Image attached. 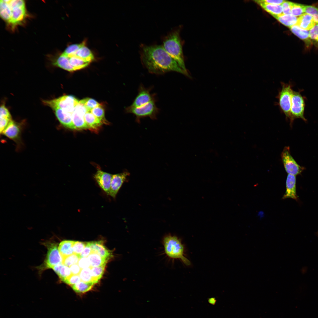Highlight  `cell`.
Returning a JSON list of instances; mask_svg holds the SVG:
<instances>
[{
	"instance_id": "cell-14",
	"label": "cell",
	"mask_w": 318,
	"mask_h": 318,
	"mask_svg": "<svg viewBox=\"0 0 318 318\" xmlns=\"http://www.w3.org/2000/svg\"><path fill=\"white\" fill-rule=\"evenodd\" d=\"M296 176L288 174L286 183V190L282 199L291 198L298 201L299 199L296 191Z\"/></svg>"
},
{
	"instance_id": "cell-44",
	"label": "cell",
	"mask_w": 318,
	"mask_h": 318,
	"mask_svg": "<svg viewBox=\"0 0 318 318\" xmlns=\"http://www.w3.org/2000/svg\"><path fill=\"white\" fill-rule=\"evenodd\" d=\"M77 264L82 269L91 267L90 262L87 257L80 258Z\"/></svg>"
},
{
	"instance_id": "cell-23",
	"label": "cell",
	"mask_w": 318,
	"mask_h": 318,
	"mask_svg": "<svg viewBox=\"0 0 318 318\" xmlns=\"http://www.w3.org/2000/svg\"><path fill=\"white\" fill-rule=\"evenodd\" d=\"M74 242L73 241L64 240L60 243L58 248L62 258L74 254L73 245Z\"/></svg>"
},
{
	"instance_id": "cell-37",
	"label": "cell",
	"mask_w": 318,
	"mask_h": 318,
	"mask_svg": "<svg viewBox=\"0 0 318 318\" xmlns=\"http://www.w3.org/2000/svg\"><path fill=\"white\" fill-rule=\"evenodd\" d=\"M304 12L312 17L315 23L318 24V8L313 6H304Z\"/></svg>"
},
{
	"instance_id": "cell-21",
	"label": "cell",
	"mask_w": 318,
	"mask_h": 318,
	"mask_svg": "<svg viewBox=\"0 0 318 318\" xmlns=\"http://www.w3.org/2000/svg\"><path fill=\"white\" fill-rule=\"evenodd\" d=\"M0 112V132L1 134L12 120V117L9 111L4 104L1 106Z\"/></svg>"
},
{
	"instance_id": "cell-33",
	"label": "cell",
	"mask_w": 318,
	"mask_h": 318,
	"mask_svg": "<svg viewBox=\"0 0 318 318\" xmlns=\"http://www.w3.org/2000/svg\"><path fill=\"white\" fill-rule=\"evenodd\" d=\"M106 264L95 267H90L91 274L93 282L95 284L98 282L102 276Z\"/></svg>"
},
{
	"instance_id": "cell-47",
	"label": "cell",
	"mask_w": 318,
	"mask_h": 318,
	"mask_svg": "<svg viewBox=\"0 0 318 318\" xmlns=\"http://www.w3.org/2000/svg\"><path fill=\"white\" fill-rule=\"evenodd\" d=\"M262 1L265 3L274 5H281L285 1L283 0H263Z\"/></svg>"
},
{
	"instance_id": "cell-45",
	"label": "cell",
	"mask_w": 318,
	"mask_h": 318,
	"mask_svg": "<svg viewBox=\"0 0 318 318\" xmlns=\"http://www.w3.org/2000/svg\"><path fill=\"white\" fill-rule=\"evenodd\" d=\"M91 253L92 251L90 246V242H87L86 243L84 249L80 255V258L87 257Z\"/></svg>"
},
{
	"instance_id": "cell-30",
	"label": "cell",
	"mask_w": 318,
	"mask_h": 318,
	"mask_svg": "<svg viewBox=\"0 0 318 318\" xmlns=\"http://www.w3.org/2000/svg\"><path fill=\"white\" fill-rule=\"evenodd\" d=\"M87 258L90 262L91 267H97L106 264L108 260L102 257L98 254L94 252L91 253Z\"/></svg>"
},
{
	"instance_id": "cell-6",
	"label": "cell",
	"mask_w": 318,
	"mask_h": 318,
	"mask_svg": "<svg viewBox=\"0 0 318 318\" xmlns=\"http://www.w3.org/2000/svg\"><path fill=\"white\" fill-rule=\"evenodd\" d=\"M126 111L127 113L134 115L136 122H140L141 118L145 117H148L152 120L156 119L159 109L156 105L155 100H154L139 107L129 106L126 108Z\"/></svg>"
},
{
	"instance_id": "cell-2",
	"label": "cell",
	"mask_w": 318,
	"mask_h": 318,
	"mask_svg": "<svg viewBox=\"0 0 318 318\" xmlns=\"http://www.w3.org/2000/svg\"><path fill=\"white\" fill-rule=\"evenodd\" d=\"M1 18L12 29L21 24L27 16L25 3L22 0H2L0 1Z\"/></svg>"
},
{
	"instance_id": "cell-39",
	"label": "cell",
	"mask_w": 318,
	"mask_h": 318,
	"mask_svg": "<svg viewBox=\"0 0 318 318\" xmlns=\"http://www.w3.org/2000/svg\"><path fill=\"white\" fill-rule=\"evenodd\" d=\"M304 6L302 4L293 3L291 9V14L295 16H301L304 12Z\"/></svg>"
},
{
	"instance_id": "cell-11",
	"label": "cell",
	"mask_w": 318,
	"mask_h": 318,
	"mask_svg": "<svg viewBox=\"0 0 318 318\" xmlns=\"http://www.w3.org/2000/svg\"><path fill=\"white\" fill-rule=\"evenodd\" d=\"M151 90L150 88H146L143 85H140L137 96L130 106L134 107H139L155 100V96L151 93Z\"/></svg>"
},
{
	"instance_id": "cell-43",
	"label": "cell",
	"mask_w": 318,
	"mask_h": 318,
	"mask_svg": "<svg viewBox=\"0 0 318 318\" xmlns=\"http://www.w3.org/2000/svg\"><path fill=\"white\" fill-rule=\"evenodd\" d=\"M293 2L285 1L281 4L283 14H291V9Z\"/></svg>"
},
{
	"instance_id": "cell-20",
	"label": "cell",
	"mask_w": 318,
	"mask_h": 318,
	"mask_svg": "<svg viewBox=\"0 0 318 318\" xmlns=\"http://www.w3.org/2000/svg\"><path fill=\"white\" fill-rule=\"evenodd\" d=\"M255 1L274 17L283 14L281 5L267 4L263 2L262 0H256Z\"/></svg>"
},
{
	"instance_id": "cell-19",
	"label": "cell",
	"mask_w": 318,
	"mask_h": 318,
	"mask_svg": "<svg viewBox=\"0 0 318 318\" xmlns=\"http://www.w3.org/2000/svg\"><path fill=\"white\" fill-rule=\"evenodd\" d=\"M315 24L312 16L305 13L298 18L296 25L303 29L308 31L310 30Z\"/></svg>"
},
{
	"instance_id": "cell-1",
	"label": "cell",
	"mask_w": 318,
	"mask_h": 318,
	"mask_svg": "<svg viewBox=\"0 0 318 318\" xmlns=\"http://www.w3.org/2000/svg\"><path fill=\"white\" fill-rule=\"evenodd\" d=\"M140 53L142 64L151 73L161 74L173 71L188 74L162 45L141 44Z\"/></svg>"
},
{
	"instance_id": "cell-25",
	"label": "cell",
	"mask_w": 318,
	"mask_h": 318,
	"mask_svg": "<svg viewBox=\"0 0 318 318\" xmlns=\"http://www.w3.org/2000/svg\"><path fill=\"white\" fill-rule=\"evenodd\" d=\"M289 28L293 34L304 40L307 44H311V40L309 37V31L303 29L296 25Z\"/></svg>"
},
{
	"instance_id": "cell-38",
	"label": "cell",
	"mask_w": 318,
	"mask_h": 318,
	"mask_svg": "<svg viewBox=\"0 0 318 318\" xmlns=\"http://www.w3.org/2000/svg\"><path fill=\"white\" fill-rule=\"evenodd\" d=\"M79 102L86 106L90 111L93 109L101 105L95 100L89 98L82 100L79 101Z\"/></svg>"
},
{
	"instance_id": "cell-22",
	"label": "cell",
	"mask_w": 318,
	"mask_h": 318,
	"mask_svg": "<svg viewBox=\"0 0 318 318\" xmlns=\"http://www.w3.org/2000/svg\"><path fill=\"white\" fill-rule=\"evenodd\" d=\"M84 119L89 129L96 130L102 124L101 121L90 111L87 112L84 115Z\"/></svg>"
},
{
	"instance_id": "cell-8",
	"label": "cell",
	"mask_w": 318,
	"mask_h": 318,
	"mask_svg": "<svg viewBox=\"0 0 318 318\" xmlns=\"http://www.w3.org/2000/svg\"><path fill=\"white\" fill-rule=\"evenodd\" d=\"M305 106V99L301 95L300 92L293 90L289 118L291 125H292L294 120L296 118H301L305 122L307 121L304 116Z\"/></svg>"
},
{
	"instance_id": "cell-48",
	"label": "cell",
	"mask_w": 318,
	"mask_h": 318,
	"mask_svg": "<svg viewBox=\"0 0 318 318\" xmlns=\"http://www.w3.org/2000/svg\"><path fill=\"white\" fill-rule=\"evenodd\" d=\"M208 302L212 305H214L216 304V300L214 297L209 298L208 299Z\"/></svg>"
},
{
	"instance_id": "cell-17",
	"label": "cell",
	"mask_w": 318,
	"mask_h": 318,
	"mask_svg": "<svg viewBox=\"0 0 318 318\" xmlns=\"http://www.w3.org/2000/svg\"><path fill=\"white\" fill-rule=\"evenodd\" d=\"M85 114L83 112L74 110L72 114V118L73 123L76 130L89 129L84 119Z\"/></svg>"
},
{
	"instance_id": "cell-7",
	"label": "cell",
	"mask_w": 318,
	"mask_h": 318,
	"mask_svg": "<svg viewBox=\"0 0 318 318\" xmlns=\"http://www.w3.org/2000/svg\"><path fill=\"white\" fill-rule=\"evenodd\" d=\"M42 102L51 109L60 108L72 114L79 101L72 95H65L52 100H43Z\"/></svg>"
},
{
	"instance_id": "cell-13",
	"label": "cell",
	"mask_w": 318,
	"mask_h": 318,
	"mask_svg": "<svg viewBox=\"0 0 318 318\" xmlns=\"http://www.w3.org/2000/svg\"><path fill=\"white\" fill-rule=\"evenodd\" d=\"M112 175L98 169L94 176L99 186L108 195L110 192Z\"/></svg>"
},
{
	"instance_id": "cell-5",
	"label": "cell",
	"mask_w": 318,
	"mask_h": 318,
	"mask_svg": "<svg viewBox=\"0 0 318 318\" xmlns=\"http://www.w3.org/2000/svg\"><path fill=\"white\" fill-rule=\"evenodd\" d=\"M281 88L276 97L278 99L276 104L278 105L281 110L285 115L286 118H290L291 106V96L293 91L292 84L281 82Z\"/></svg>"
},
{
	"instance_id": "cell-10",
	"label": "cell",
	"mask_w": 318,
	"mask_h": 318,
	"mask_svg": "<svg viewBox=\"0 0 318 318\" xmlns=\"http://www.w3.org/2000/svg\"><path fill=\"white\" fill-rule=\"evenodd\" d=\"M44 245L47 249V256L44 262L45 269H52L58 264H62V257L58 250L57 244L54 243L47 242Z\"/></svg>"
},
{
	"instance_id": "cell-40",
	"label": "cell",
	"mask_w": 318,
	"mask_h": 318,
	"mask_svg": "<svg viewBox=\"0 0 318 318\" xmlns=\"http://www.w3.org/2000/svg\"><path fill=\"white\" fill-rule=\"evenodd\" d=\"M86 243L85 242L74 241L73 245V249L74 253L80 255L84 249Z\"/></svg>"
},
{
	"instance_id": "cell-46",
	"label": "cell",
	"mask_w": 318,
	"mask_h": 318,
	"mask_svg": "<svg viewBox=\"0 0 318 318\" xmlns=\"http://www.w3.org/2000/svg\"><path fill=\"white\" fill-rule=\"evenodd\" d=\"M72 274L74 275H79L82 269L78 264H74L69 267Z\"/></svg>"
},
{
	"instance_id": "cell-42",
	"label": "cell",
	"mask_w": 318,
	"mask_h": 318,
	"mask_svg": "<svg viewBox=\"0 0 318 318\" xmlns=\"http://www.w3.org/2000/svg\"><path fill=\"white\" fill-rule=\"evenodd\" d=\"M81 281L79 275L72 274L64 281V282L71 286Z\"/></svg>"
},
{
	"instance_id": "cell-18",
	"label": "cell",
	"mask_w": 318,
	"mask_h": 318,
	"mask_svg": "<svg viewBox=\"0 0 318 318\" xmlns=\"http://www.w3.org/2000/svg\"><path fill=\"white\" fill-rule=\"evenodd\" d=\"M21 132L19 125L11 120L3 130L2 133L9 138L15 140L18 138Z\"/></svg>"
},
{
	"instance_id": "cell-12",
	"label": "cell",
	"mask_w": 318,
	"mask_h": 318,
	"mask_svg": "<svg viewBox=\"0 0 318 318\" xmlns=\"http://www.w3.org/2000/svg\"><path fill=\"white\" fill-rule=\"evenodd\" d=\"M130 173L127 171L112 175L109 195L115 198L123 184L127 181Z\"/></svg>"
},
{
	"instance_id": "cell-29",
	"label": "cell",
	"mask_w": 318,
	"mask_h": 318,
	"mask_svg": "<svg viewBox=\"0 0 318 318\" xmlns=\"http://www.w3.org/2000/svg\"><path fill=\"white\" fill-rule=\"evenodd\" d=\"M67 57L69 58V63L74 71L85 68L90 63L84 60L76 55Z\"/></svg>"
},
{
	"instance_id": "cell-41",
	"label": "cell",
	"mask_w": 318,
	"mask_h": 318,
	"mask_svg": "<svg viewBox=\"0 0 318 318\" xmlns=\"http://www.w3.org/2000/svg\"><path fill=\"white\" fill-rule=\"evenodd\" d=\"M309 37L311 40L318 44V24H316L310 30Z\"/></svg>"
},
{
	"instance_id": "cell-28",
	"label": "cell",
	"mask_w": 318,
	"mask_h": 318,
	"mask_svg": "<svg viewBox=\"0 0 318 318\" xmlns=\"http://www.w3.org/2000/svg\"><path fill=\"white\" fill-rule=\"evenodd\" d=\"M274 17L280 22L289 28L296 24L298 19L292 14H283Z\"/></svg>"
},
{
	"instance_id": "cell-32",
	"label": "cell",
	"mask_w": 318,
	"mask_h": 318,
	"mask_svg": "<svg viewBox=\"0 0 318 318\" xmlns=\"http://www.w3.org/2000/svg\"><path fill=\"white\" fill-rule=\"evenodd\" d=\"M86 40H85L80 43L73 44L69 45L62 53L68 57L75 56L79 49L83 45L86 44Z\"/></svg>"
},
{
	"instance_id": "cell-15",
	"label": "cell",
	"mask_w": 318,
	"mask_h": 318,
	"mask_svg": "<svg viewBox=\"0 0 318 318\" xmlns=\"http://www.w3.org/2000/svg\"><path fill=\"white\" fill-rule=\"evenodd\" d=\"M61 124L64 127L73 130H76L72 120V114L61 109L54 108L52 109Z\"/></svg>"
},
{
	"instance_id": "cell-34",
	"label": "cell",
	"mask_w": 318,
	"mask_h": 318,
	"mask_svg": "<svg viewBox=\"0 0 318 318\" xmlns=\"http://www.w3.org/2000/svg\"><path fill=\"white\" fill-rule=\"evenodd\" d=\"M80 258L79 255L74 253L63 258L62 264L66 266L70 267L73 264H77Z\"/></svg>"
},
{
	"instance_id": "cell-35",
	"label": "cell",
	"mask_w": 318,
	"mask_h": 318,
	"mask_svg": "<svg viewBox=\"0 0 318 318\" xmlns=\"http://www.w3.org/2000/svg\"><path fill=\"white\" fill-rule=\"evenodd\" d=\"M79 275L81 281L95 284L93 282L91 275L90 267L82 269Z\"/></svg>"
},
{
	"instance_id": "cell-36",
	"label": "cell",
	"mask_w": 318,
	"mask_h": 318,
	"mask_svg": "<svg viewBox=\"0 0 318 318\" xmlns=\"http://www.w3.org/2000/svg\"><path fill=\"white\" fill-rule=\"evenodd\" d=\"M90 111L103 123H107L105 118L104 110L101 105L91 110Z\"/></svg>"
},
{
	"instance_id": "cell-27",
	"label": "cell",
	"mask_w": 318,
	"mask_h": 318,
	"mask_svg": "<svg viewBox=\"0 0 318 318\" xmlns=\"http://www.w3.org/2000/svg\"><path fill=\"white\" fill-rule=\"evenodd\" d=\"M85 44L78 50L76 55L84 60L90 63L94 59V56L91 50Z\"/></svg>"
},
{
	"instance_id": "cell-31",
	"label": "cell",
	"mask_w": 318,
	"mask_h": 318,
	"mask_svg": "<svg viewBox=\"0 0 318 318\" xmlns=\"http://www.w3.org/2000/svg\"><path fill=\"white\" fill-rule=\"evenodd\" d=\"M94 284L92 283L85 282L81 281L71 286L75 292L78 293H83L91 290Z\"/></svg>"
},
{
	"instance_id": "cell-26",
	"label": "cell",
	"mask_w": 318,
	"mask_h": 318,
	"mask_svg": "<svg viewBox=\"0 0 318 318\" xmlns=\"http://www.w3.org/2000/svg\"><path fill=\"white\" fill-rule=\"evenodd\" d=\"M52 269L63 282L72 274L70 268L62 264L56 265Z\"/></svg>"
},
{
	"instance_id": "cell-16",
	"label": "cell",
	"mask_w": 318,
	"mask_h": 318,
	"mask_svg": "<svg viewBox=\"0 0 318 318\" xmlns=\"http://www.w3.org/2000/svg\"><path fill=\"white\" fill-rule=\"evenodd\" d=\"M90 245L92 252L96 253L108 260L111 257V252L105 246L102 241L90 242Z\"/></svg>"
},
{
	"instance_id": "cell-4",
	"label": "cell",
	"mask_w": 318,
	"mask_h": 318,
	"mask_svg": "<svg viewBox=\"0 0 318 318\" xmlns=\"http://www.w3.org/2000/svg\"><path fill=\"white\" fill-rule=\"evenodd\" d=\"M163 242L164 252L168 257L180 259L187 266L191 264L190 261L184 256V246L177 236L168 235L163 238Z\"/></svg>"
},
{
	"instance_id": "cell-3",
	"label": "cell",
	"mask_w": 318,
	"mask_h": 318,
	"mask_svg": "<svg viewBox=\"0 0 318 318\" xmlns=\"http://www.w3.org/2000/svg\"><path fill=\"white\" fill-rule=\"evenodd\" d=\"M180 28L174 29L163 39V47L168 54L178 63L186 72L182 41L180 36Z\"/></svg>"
},
{
	"instance_id": "cell-24",
	"label": "cell",
	"mask_w": 318,
	"mask_h": 318,
	"mask_svg": "<svg viewBox=\"0 0 318 318\" xmlns=\"http://www.w3.org/2000/svg\"><path fill=\"white\" fill-rule=\"evenodd\" d=\"M53 64L54 66L68 71H74L73 68L69 63L68 57L62 53L54 61Z\"/></svg>"
},
{
	"instance_id": "cell-9",
	"label": "cell",
	"mask_w": 318,
	"mask_h": 318,
	"mask_svg": "<svg viewBox=\"0 0 318 318\" xmlns=\"http://www.w3.org/2000/svg\"><path fill=\"white\" fill-rule=\"evenodd\" d=\"M281 157L285 169L289 174L296 176L300 175L305 169L298 164L291 154L289 146H286L281 154Z\"/></svg>"
}]
</instances>
